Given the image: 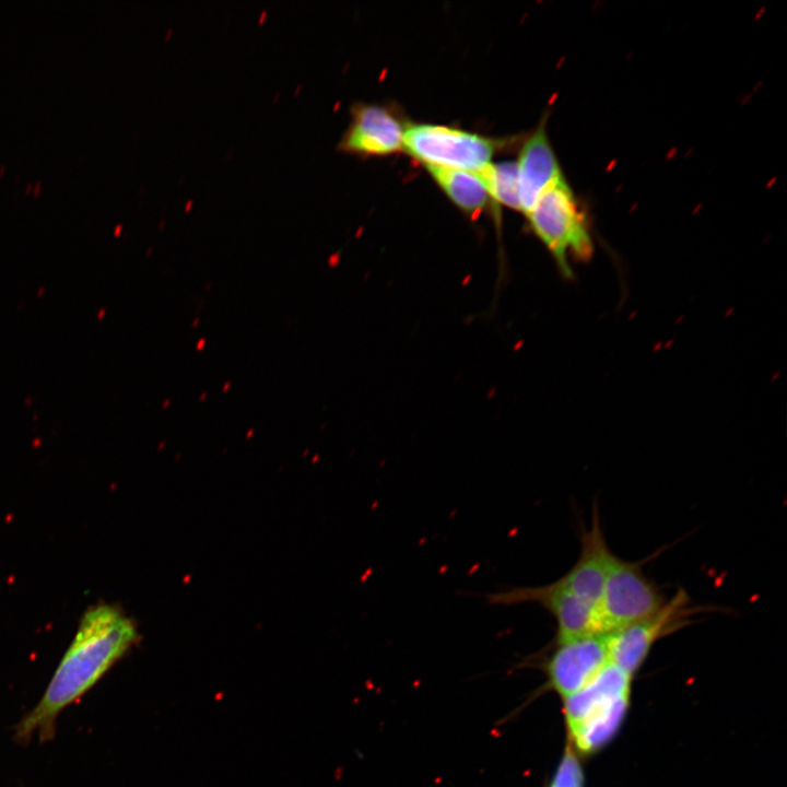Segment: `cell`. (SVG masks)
I'll list each match as a JSON object with an SVG mask.
<instances>
[{
  "mask_svg": "<svg viewBox=\"0 0 787 787\" xmlns=\"http://www.w3.org/2000/svg\"><path fill=\"white\" fill-rule=\"evenodd\" d=\"M138 637L134 623L119 608L107 603L91 607L43 696L14 726L15 741L50 740L59 715L87 693Z\"/></svg>",
  "mask_w": 787,
  "mask_h": 787,
  "instance_id": "obj_1",
  "label": "cell"
},
{
  "mask_svg": "<svg viewBox=\"0 0 787 787\" xmlns=\"http://www.w3.org/2000/svg\"><path fill=\"white\" fill-rule=\"evenodd\" d=\"M526 215L563 275L571 277L572 260L585 261L592 256L587 216L564 176L541 193Z\"/></svg>",
  "mask_w": 787,
  "mask_h": 787,
  "instance_id": "obj_2",
  "label": "cell"
},
{
  "mask_svg": "<svg viewBox=\"0 0 787 787\" xmlns=\"http://www.w3.org/2000/svg\"><path fill=\"white\" fill-rule=\"evenodd\" d=\"M644 563L613 554L599 604L601 634L642 621L666 603L660 587L645 574Z\"/></svg>",
  "mask_w": 787,
  "mask_h": 787,
  "instance_id": "obj_3",
  "label": "cell"
},
{
  "mask_svg": "<svg viewBox=\"0 0 787 787\" xmlns=\"http://www.w3.org/2000/svg\"><path fill=\"white\" fill-rule=\"evenodd\" d=\"M403 148L425 166L477 173L491 163L498 142L448 126L414 124L404 130Z\"/></svg>",
  "mask_w": 787,
  "mask_h": 787,
  "instance_id": "obj_4",
  "label": "cell"
},
{
  "mask_svg": "<svg viewBox=\"0 0 787 787\" xmlns=\"http://www.w3.org/2000/svg\"><path fill=\"white\" fill-rule=\"evenodd\" d=\"M698 612L701 608L679 589L650 616L608 635L610 662L632 676L658 639L689 625Z\"/></svg>",
  "mask_w": 787,
  "mask_h": 787,
  "instance_id": "obj_5",
  "label": "cell"
},
{
  "mask_svg": "<svg viewBox=\"0 0 787 787\" xmlns=\"http://www.w3.org/2000/svg\"><path fill=\"white\" fill-rule=\"evenodd\" d=\"M490 606H540L556 623V642L601 634L599 609L574 596L556 580L540 586H515L484 595Z\"/></svg>",
  "mask_w": 787,
  "mask_h": 787,
  "instance_id": "obj_6",
  "label": "cell"
},
{
  "mask_svg": "<svg viewBox=\"0 0 787 787\" xmlns=\"http://www.w3.org/2000/svg\"><path fill=\"white\" fill-rule=\"evenodd\" d=\"M545 668L552 688L567 697L589 683L609 662L608 635L556 642Z\"/></svg>",
  "mask_w": 787,
  "mask_h": 787,
  "instance_id": "obj_7",
  "label": "cell"
},
{
  "mask_svg": "<svg viewBox=\"0 0 787 787\" xmlns=\"http://www.w3.org/2000/svg\"><path fill=\"white\" fill-rule=\"evenodd\" d=\"M579 554L573 566L555 579L567 591L599 609L613 552L602 530L598 506L579 537Z\"/></svg>",
  "mask_w": 787,
  "mask_h": 787,
  "instance_id": "obj_8",
  "label": "cell"
},
{
  "mask_svg": "<svg viewBox=\"0 0 787 787\" xmlns=\"http://www.w3.org/2000/svg\"><path fill=\"white\" fill-rule=\"evenodd\" d=\"M351 121L338 149L357 155H386L403 148L402 122L389 109L376 104H355Z\"/></svg>",
  "mask_w": 787,
  "mask_h": 787,
  "instance_id": "obj_9",
  "label": "cell"
},
{
  "mask_svg": "<svg viewBox=\"0 0 787 787\" xmlns=\"http://www.w3.org/2000/svg\"><path fill=\"white\" fill-rule=\"evenodd\" d=\"M516 166L519 210L527 214L541 193L563 176L544 121L524 142Z\"/></svg>",
  "mask_w": 787,
  "mask_h": 787,
  "instance_id": "obj_10",
  "label": "cell"
},
{
  "mask_svg": "<svg viewBox=\"0 0 787 787\" xmlns=\"http://www.w3.org/2000/svg\"><path fill=\"white\" fill-rule=\"evenodd\" d=\"M631 676L609 662L589 683L566 697L565 716L569 729L629 703Z\"/></svg>",
  "mask_w": 787,
  "mask_h": 787,
  "instance_id": "obj_11",
  "label": "cell"
},
{
  "mask_svg": "<svg viewBox=\"0 0 787 787\" xmlns=\"http://www.w3.org/2000/svg\"><path fill=\"white\" fill-rule=\"evenodd\" d=\"M446 196L461 210L477 214L488 203L489 195L475 173L425 166Z\"/></svg>",
  "mask_w": 787,
  "mask_h": 787,
  "instance_id": "obj_12",
  "label": "cell"
},
{
  "mask_svg": "<svg viewBox=\"0 0 787 787\" xmlns=\"http://www.w3.org/2000/svg\"><path fill=\"white\" fill-rule=\"evenodd\" d=\"M475 174L490 197L503 205L519 210L516 163H490Z\"/></svg>",
  "mask_w": 787,
  "mask_h": 787,
  "instance_id": "obj_13",
  "label": "cell"
},
{
  "mask_svg": "<svg viewBox=\"0 0 787 787\" xmlns=\"http://www.w3.org/2000/svg\"><path fill=\"white\" fill-rule=\"evenodd\" d=\"M584 776L575 754L567 750L556 770L551 787H583Z\"/></svg>",
  "mask_w": 787,
  "mask_h": 787,
  "instance_id": "obj_14",
  "label": "cell"
}]
</instances>
